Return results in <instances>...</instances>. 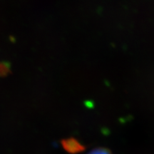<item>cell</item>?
Returning a JSON list of instances; mask_svg holds the SVG:
<instances>
[{
    "mask_svg": "<svg viewBox=\"0 0 154 154\" xmlns=\"http://www.w3.org/2000/svg\"><path fill=\"white\" fill-rule=\"evenodd\" d=\"M62 146L68 153H77L84 150V146L75 138H67L62 140Z\"/></svg>",
    "mask_w": 154,
    "mask_h": 154,
    "instance_id": "6da1fadb",
    "label": "cell"
},
{
    "mask_svg": "<svg viewBox=\"0 0 154 154\" xmlns=\"http://www.w3.org/2000/svg\"><path fill=\"white\" fill-rule=\"evenodd\" d=\"M88 154H112V153L109 149L105 148H97L92 150Z\"/></svg>",
    "mask_w": 154,
    "mask_h": 154,
    "instance_id": "7a4b0ae2",
    "label": "cell"
}]
</instances>
